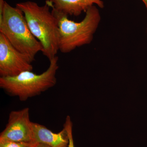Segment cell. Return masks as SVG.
Segmentation results:
<instances>
[{
    "instance_id": "12",
    "label": "cell",
    "mask_w": 147,
    "mask_h": 147,
    "mask_svg": "<svg viewBox=\"0 0 147 147\" xmlns=\"http://www.w3.org/2000/svg\"><path fill=\"white\" fill-rule=\"evenodd\" d=\"M142 1H143V2L144 3L145 5L146 6L147 9V0H142Z\"/></svg>"
},
{
    "instance_id": "11",
    "label": "cell",
    "mask_w": 147,
    "mask_h": 147,
    "mask_svg": "<svg viewBox=\"0 0 147 147\" xmlns=\"http://www.w3.org/2000/svg\"><path fill=\"white\" fill-rule=\"evenodd\" d=\"M34 147H51L49 146L48 145L45 144H40V143H37Z\"/></svg>"
},
{
    "instance_id": "1",
    "label": "cell",
    "mask_w": 147,
    "mask_h": 147,
    "mask_svg": "<svg viewBox=\"0 0 147 147\" xmlns=\"http://www.w3.org/2000/svg\"><path fill=\"white\" fill-rule=\"evenodd\" d=\"M16 7L24 13L32 34L41 43L42 54L51 61L59 51V28L57 19L45 3L40 6L34 2L18 3Z\"/></svg>"
},
{
    "instance_id": "7",
    "label": "cell",
    "mask_w": 147,
    "mask_h": 147,
    "mask_svg": "<svg viewBox=\"0 0 147 147\" xmlns=\"http://www.w3.org/2000/svg\"><path fill=\"white\" fill-rule=\"evenodd\" d=\"M50 8L64 13L66 15L79 16L86 11L91 7L97 5L99 7H104L102 0H46Z\"/></svg>"
},
{
    "instance_id": "6",
    "label": "cell",
    "mask_w": 147,
    "mask_h": 147,
    "mask_svg": "<svg viewBox=\"0 0 147 147\" xmlns=\"http://www.w3.org/2000/svg\"><path fill=\"white\" fill-rule=\"evenodd\" d=\"M32 123L28 108L11 111L5 128L0 134V139L16 142H35Z\"/></svg>"
},
{
    "instance_id": "2",
    "label": "cell",
    "mask_w": 147,
    "mask_h": 147,
    "mask_svg": "<svg viewBox=\"0 0 147 147\" xmlns=\"http://www.w3.org/2000/svg\"><path fill=\"white\" fill-rule=\"evenodd\" d=\"M0 33L32 63L43 47L29 29L24 13L5 0H0Z\"/></svg>"
},
{
    "instance_id": "8",
    "label": "cell",
    "mask_w": 147,
    "mask_h": 147,
    "mask_svg": "<svg viewBox=\"0 0 147 147\" xmlns=\"http://www.w3.org/2000/svg\"><path fill=\"white\" fill-rule=\"evenodd\" d=\"M32 130L36 143L45 144L51 147H68V134L64 127L60 132L54 133L44 125L32 122Z\"/></svg>"
},
{
    "instance_id": "9",
    "label": "cell",
    "mask_w": 147,
    "mask_h": 147,
    "mask_svg": "<svg viewBox=\"0 0 147 147\" xmlns=\"http://www.w3.org/2000/svg\"><path fill=\"white\" fill-rule=\"evenodd\" d=\"M35 142H16L0 139V147H34Z\"/></svg>"
},
{
    "instance_id": "13",
    "label": "cell",
    "mask_w": 147,
    "mask_h": 147,
    "mask_svg": "<svg viewBox=\"0 0 147 147\" xmlns=\"http://www.w3.org/2000/svg\"></svg>"
},
{
    "instance_id": "5",
    "label": "cell",
    "mask_w": 147,
    "mask_h": 147,
    "mask_svg": "<svg viewBox=\"0 0 147 147\" xmlns=\"http://www.w3.org/2000/svg\"><path fill=\"white\" fill-rule=\"evenodd\" d=\"M28 58L16 49L2 34L0 33V76L12 77L23 71H32Z\"/></svg>"
},
{
    "instance_id": "3",
    "label": "cell",
    "mask_w": 147,
    "mask_h": 147,
    "mask_svg": "<svg viewBox=\"0 0 147 147\" xmlns=\"http://www.w3.org/2000/svg\"><path fill=\"white\" fill-rule=\"evenodd\" d=\"M51 9L59 28V51L68 53L77 47L91 43L101 18L99 10L95 6L93 5L87 10L85 17L79 22L70 20L68 15Z\"/></svg>"
},
{
    "instance_id": "10",
    "label": "cell",
    "mask_w": 147,
    "mask_h": 147,
    "mask_svg": "<svg viewBox=\"0 0 147 147\" xmlns=\"http://www.w3.org/2000/svg\"><path fill=\"white\" fill-rule=\"evenodd\" d=\"M63 127L66 129L68 134L69 144L67 147H74L72 135V123L69 116L67 117L65 122L63 125Z\"/></svg>"
},
{
    "instance_id": "4",
    "label": "cell",
    "mask_w": 147,
    "mask_h": 147,
    "mask_svg": "<svg viewBox=\"0 0 147 147\" xmlns=\"http://www.w3.org/2000/svg\"><path fill=\"white\" fill-rule=\"evenodd\" d=\"M50 61L47 70L40 74L26 71L16 76L1 77L0 87L8 94L18 97L22 101L40 94L57 84L59 57L56 56Z\"/></svg>"
}]
</instances>
